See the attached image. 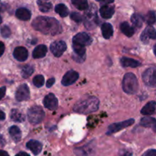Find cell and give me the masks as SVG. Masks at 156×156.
<instances>
[{
	"label": "cell",
	"instance_id": "22",
	"mask_svg": "<svg viewBox=\"0 0 156 156\" xmlns=\"http://www.w3.org/2000/svg\"><path fill=\"white\" fill-rule=\"evenodd\" d=\"M9 134L15 142H19L21 139V132L16 126H12L9 128Z\"/></svg>",
	"mask_w": 156,
	"mask_h": 156
},
{
	"label": "cell",
	"instance_id": "2",
	"mask_svg": "<svg viewBox=\"0 0 156 156\" xmlns=\"http://www.w3.org/2000/svg\"><path fill=\"white\" fill-rule=\"evenodd\" d=\"M92 43V38L86 33H79L73 39V48L75 55L78 56L76 62H83L85 56V47Z\"/></svg>",
	"mask_w": 156,
	"mask_h": 156
},
{
	"label": "cell",
	"instance_id": "19",
	"mask_svg": "<svg viewBox=\"0 0 156 156\" xmlns=\"http://www.w3.org/2000/svg\"><path fill=\"white\" fill-rule=\"evenodd\" d=\"M155 106L156 104L154 101L149 102L145 105L141 110V114L143 115H152L155 112Z\"/></svg>",
	"mask_w": 156,
	"mask_h": 156
},
{
	"label": "cell",
	"instance_id": "4",
	"mask_svg": "<svg viewBox=\"0 0 156 156\" xmlns=\"http://www.w3.org/2000/svg\"><path fill=\"white\" fill-rule=\"evenodd\" d=\"M139 83L137 78L133 73H126L123 79V90L128 94H134L137 92Z\"/></svg>",
	"mask_w": 156,
	"mask_h": 156
},
{
	"label": "cell",
	"instance_id": "18",
	"mask_svg": "<svg viewBox=\"0 0 156 156\" xmlns=\"http://www.w3.org/2000/svg\"><path fill=\"white\" fill-rule=\"evenodd\" d=\"M120 63L123 67H132V68H136L141 65L138 60L127 57H122L120 59Z\"/></svg>",
	"mask_w": 156,
	"mask_h": 156
},
{
	"label": "cell",
	"instance_id": "5",
	"mask_svg": "<svg viewBox=\"0 0 156 156\" xmlns=\"http://www.w3.org/2000/svg\"><path fill=\"white\" fill-rule=\"evenodd\" d=\"M45 117L44 111L40 106H33L28 110L27 117L28 120L32 124H38L44 120Z\"/></svg>",
	"mask_w": 156,
	"mask_h": 156
},
{
	"label": "cell",
	"instance_id": "44",
	"mask_svg": "<svg viewBox=\"0 0 156 156\" xmlns=\"http://www.w3.org/2000/svg\"><path fill=\"white\" fill-rule=\"evenodd\" d=\"M2 20L1 16H0V24H1V23H2Z\"/></svg>",
	"mask_w": 156,
	"mask_h": 156
},
{
	"label": "cell",
	"instance_id": "37",
	"mask_svg": "<svg viewBox=\"0 0 156 156\" xmlns=\"http://www.w3.org/2000/svg\"><path fill=\"white\" fill-rule=\"evenodd\" d=\"M55 83V79L54 78H52V79H50L47 82V88H50L52 87V85Z\"/></svg>",
	"mask_w": 156,
	"mask_h": 156
},
{
	"label": "cell",
	"instance_id": "36",
	"mask_svg": "<svg viewBox=\"0 0 156 156\" xmlns=\"http://www.w3.org/2000/svg\"><path fill=\"white\" fill-rule=\"evenodd\" d=\"M5 91H6V88L5 87H1L0 88V100L3 98V97L5 94Z\"/></svg>",
	"mask_w": 156,
	"mask_h": 156
},
{
	"label": "cell",
	"instance_id": "11",
	"mask_svg": "<svg viewBox=\"0 0 156 156\" xmlns=\"http://www.w3.org/2000/svg\"><path fill=\"white\" fill-rule=\"evenodd\" d=\"M79 73L76 71H71L67 72L65 74V76L62 77V84L64 86H69V85H73V83L77 81V79H79Z\"/></svg>",
	"mask_w": 156,
	"mask_h": 156
},
{
	"label": "cell",
	"instance_id": "6",
	"mask_svg": "<svg viewBox=\"0 0 156 156\" xmlns=\"http://www.w3.org/2000/svg\"><path fill=\"white\" fill-rule=\"evenodd\" d=\"M95 141L92 140L88 144L75 149L74 152L77 156H95Z\"/></svg>",
	"mask_w": 156,
	"mask_h": 156
},
{
	"label": "cell",
	"instance_id": "3",
	"mask_svg": "<svg viewBox=\"0 0 156 156\" xmlns=\"http://www.w3.org/2000/svg\"><path fill=\"white\" fill-rule=\"evenodd\" d=\"M99 101L95 97H88L79 100L74 105V111L79 114H88L98 111Z\"/></svg>",
	"mask_w": 156,
	"mask_h": 156
},
{
	"label": "cell",
	"instance_id": "35",
	"mask_svg": "<svg viewBox=\"0 0 156 156\" xmlns=\"http://www.w3.org/2000/svg\"><path fill=\"white\" fill-rule=\"evenodd\" d=\"M155 149H150L148 150L147 152H145L142 156H155Z\"/></svg>",
	"mask_w": 156,
	"mask_h": 156
},
{
	"label": "cell",
	"instance_id": "39",
	"mask_svg": "<svg viewBox=\"0 0 156 156\" xmlns=\"http://www.w3.org/2000/svg\"><path fill=\"white\" fill-rule=\"evenodd\" d=\"M5 52V45L2 41H0V56H2Z\"/></svg>",
	"mask_w": 156,
	"mask_h": 156
},
{
	"label": "cell",
	"instance_id": "7",
	"mask_svg": "<svg viewBox=\"0 0 156 156\" xmlns=\"http://www.w3.org/2000/svg\"><path fill=\"white\" fill-rule=\"evenodd\" d=\"M143 80L147 86L154 88L156 85V69L150 67L147 69L143 74Z\"/></svg>",
	"mask_w": 156,
	"mask_h": 156
},
{
	"label": "cell",
	"instance_id": "12",
	"mask_svg": "<svg viewBox=\"0 0 156 156\" xmlns=\"http://www.w3.org/2000/svg\"><path fill=\"white\" fill-rule=\"evenodd\" d=\"M44 105L46 108L54 111L58 108V100L53 94H49L44 99Z\"/></svg>",
	"mask_w": 156,
	"mask_h": 156
},
{
	"label": "cell",
	"instance_id": "23",
	"mask_svg": "<svg viewBox=\"0 0 156 156\" xmlns=\"http://www.w3.org/2000/svg\"><path fill=\"white\" fill-rule=\"evenodd\" d=\"M120 30L123 32V34H125L127 37H132L135 33L133 27H131L127 22H123L120 24Z\"/></svg>",
	"mask_w": 156,
	"mask_h": 156
},
{
	"label": "cell",
	"instance_id": "27",
	"mask_svg": "<svg viewBox=\"0 0 156 156\" xmlns=\"http://www.w3.org/2000/svg\"><path fill=\"white\" fill-rule=\"evenodd\" d=\"M143 21H144V18L142 15H139V14H133L131 17V21L134 26L136 27H141L143 26Z\"/></svg>",
	"mask_w": 156,
	"mask_h": 156
},
{
	"label": "cell",
	"instance_id": "21",
	"mask_svg": "<svg viewBox=\"0 0 156 156\" xmlns=\"http://www.w3.org/2000/svg\"><path fill=\"white\" fill-rule=\"evenodd\" d=\"M101 31L102 35L105 39H109L111 37H112L114 34V29H113L112 25L109 23H104L101 26Z\"/></svg>",
	"mask_w": 156,
	"mask_h": 156
},
{
	"label": "cell",
	"instance_id": "13",
	"mask_svg": "<svg viewBox=\"0 0 156 156\" xmlns=\"http://www.w3.org/2000/svg\"><path fill=\"white\" fill-rule=\"evenodd\" d=\"M13 56L18 61L22 62L25 61L28 56V52L25 47H18L15 49L13 52Z\"/></svg>",
	"mask_w": 156,
	"mask_h": 156
},
{
	"label": "cell",
	"instance_id": "33",
	"mask_svg": "<svg viewBox=\"0 0 156 156\" xmlns=\"http://www.w3.org/2000/svg\"><path fill=\"white\" fill-rule=\"evenodd\" d=\"M0 32H1L2 36L5 38L9 37L11 35L10 29H9V27L6 25L2 26V27H1V29H0Z\"/></svg>",
	"mask_w": 156,
	"mask_h": 156
},
{
	"label": "cell",
	"instance_id": "43",
	"mask_svg": "<svg viewBox=\"0 0 156 156\" xmlns=\"http://www.w3.org/2000/svg\"><path fill=\"white\" fill-rule=\"evenodd\" d=\"M3 143V139L2 137L0 136V145H2Z\"/></svg>",
	"mask_w": 156,
	"mask_h": 156
},
{
	"label": "cell",
	"instance_id": "17",
	"mask_svg": "<svg viewBox=\"0 0 156 156\" xmlns=\"http://www.w3.org/2000/svg\"><path fill=\"white\" fill-rule=\"evenodd\" d=\"M15 15L18 19L22 20V21H28L31 17L30 12L25 8H20V9H17Z\"/></svg>",
	"mask_w": 156,
	"mask_h": 156
},
{
	"label": "cell",
	"instance_id": "24",
	"mask_svg": "<svg viewBox=\"0 0 156 156\" xmlns=\"http://www.w3.org/2000/svg\"><path fill=\"white\" fill-rule=\"evenodd\" d=\"M140 125L145 127H151L153 126V128H155V119L151 117H145L142 118L140 121Z\"/></svg>",
	"mask_w": 156,
	"mask_h": 156
},
{
	"label": "cell",
	"instance_id": "38",
	"mask_svg": "<svg viewBox=\"0 0 156 156\" xmlns=\"http://www.w3.org/2000/svg\"><path fill=\"white\" fill-rule=\"evenodd\" d=\"M133 153L127 150H123L120 152V156H132Z\"/></svg>",
	"mask_w": 156,
	"mask_h": 156
},
{
	"label": "cell",
	"instance_id": "14",
	"mask_svg": "<svg viewBox=\"0 0 156 156\" xmlns=\"http://www.w3.org/2000/svg\"><path fill=\"white\" fill-rule=\"evenodd\" d=\"M109 3H107L106 5H104L100 9V15L105 19H109L114 15V6L109 5Z\"/></svg>",
	"mask_w": 156,
	"mask_h": 156
},
{
	"label": "cell",
	"instance_id": "20",
	"mask_svg": "<svg viewBox=\"0 0 156 156\" xmlns=\"http://www.w3.org/2000/svg\"><path fill=\"white\" fill-rule=\"evenodd\" d=\"M47 53V48L45 45H39L34 50L33 57L34 59H40L46 56Z\"/></svg>",
	"mask_w": 156,
	"mask_h": 156
},
{
	"label": "cell",
	"instance_id": "30",
	"mask_svg": "<svg viewBox=\"0 0 156 156\" xmlns=\"http://www.w3.org/2000/svg\"><path fill=\"white\" fill-rule=\"evenodd\" d=\"M37 3L39 5V9L42 12H47L52 9V4L45 1H37Z\"/></svg>",
	"mask_w": 156,
	"mask_h": 156
},
{
	"label": "cell",
	"instance_id": "15",
	"mask_svg": "<svg viewBox=\"0 0 156 156\" xmlns=\"http://www.w3.org/2000/svg\"><path fill=\"white\" fill-rule=\"evenodd\" d=\"M149 38L152 40H155L156 38L155 29L152 26H148L141 34V41L143 43H148Z\"/></svg>",
	"mask_w": 156,
	"mask_h": 156
},
{
	"label": "cell",
	"instance_id": "25",
	"mask_svg": "<svg viewBox=\"0 0 156 156\" xmlns=\"http://www.w3.org/2000/svg\"><path fill=\"white\" fill-rule=\"evenodd\" d=\"M55 12L59 14L61 17L64 18L69 15V9L64 4H58L55 7Z\"/></svg>",
	"mask_w": 156,
	"mask_h": 156
},
{
	"label": "cell",
	"instance_id": "1",
	"mask_svg": "<svg viewBox=\"0 0 156 156\" xmlns=\"http://www.w3.org/2000/svg\"><path fill=\"white\" fill-rule=\"evenodd\" d=\"M35 30L47 35L58 34L61 32V26L59 21L54 18L40 16L35 18L32 22Z\"/></svg>",
	"mask_w": 156,
	"mask_h": 156
},
{
	"label": "cell",
	"instance_id": "9",
	"mask_svg": "<svg viewBox=\"0 0 156 156\" xmlns=\"http://www.w3.org/2000/svg\"><path fill=\"white\" fill-rule=\"evenodd\" d=\"M67 48L66 44L62 41H55L50 45V50L56 57H59L63 54Z\"/></svg>",
	"mask_w": 156,
	"mask_h": 156
},
{
	"label": "cell",
	"instance_id": "40",
	"mask_svg": "<svg viewBox=\"0 0 156 156\" xmlns=\"http://www.w3.org/2000/svg\"><path fill=\"white\" fill-rule=\"evenodd\" d=\"M5 119V114L4 112L0 111V120H3Z\"/></svg>",
	"mask_w": 156,
	"mask_h": 156
},
{
	"label": "cell",
	"instance_id": "34",
	"mask_svg": "<svg viewBox=\"0 0 156 156\" xmlns=\"http://www.w3.org/2000/svg\"><path fill=\"white\" fill-rule=\"evenodd\" d=\"M70 18L75 21L76 22H81L82 21V17L80 14L76 13V12H72L71 15H70Z\"/></svg>",
	"mask_w": 156,
	"mask_h": 156
},
{
	"label": "cell",
	"instance_id": "29",
	"mask_svg": "<svg viewBox=\"0 0 156 156\" xmlns=\"http://www.w3.org/2000/svg\"><path fill=\"white\" fill-rule=\"evenodd\" d=\"M34 70V67L32 66H24L23 67L22 70H21V76H22V77L24 78V79H27V78L30 77V76L33 74Z\"/></svg>",
	"mask_w": 156,
	"mask_h": 156
},
{
	"label": "cell",
	"instance_id": "26",
	"mask_svg": "<svg viewBox=\"0 0 156 156\" xmlns=\"http://www.w3.org/2000/svg\"><path fill=\"white\" fill-rule=\"evenodd\" d=\"M72 3L76 9L80 11L86 10L88 8V3L86 0H73Z\"/></svg>",
	"mask_w": 156,
	"mask_h": 156
},
{
	"label": "cell",
	"instance_id": "42",
	"mask_svg": "<svg viewBox=\"0 0 156 156\" xmlns=\"http://www.w3.org/2000/svg\"><path fill=\"white\" fill-rule=\"evenodd\" d=\"M0 156H9L8 152H6L4 150H0Z\"/></svg>",
	"mask_w": 156,
	"mask_h": 156
},
{
	"label": "cell",
	"instance_id": "8",
	"mask_svg": "<svg viewBox=\"0 0 156 156\" xmlns=\"http://www.w3.org/2000/svg\"><path fill=\"white\" fill-rule=\"evenodd\" d=\"M134 120L133 119H129V120H125V121L120 122V123H113V124L110 125L108 127V130L107 132L108 135H111L112 133H115L118 132V131L121 130V129H124V128L127 127V126H131L133 124Z\"/></svg>",
	"mask_w": 156,
	"mask_h": 156
},
{
	"label": "cell",
	"instance_id": "28",
	"mask_svg": "<svg viewBox=\"0 0 156 156\" xmlns=\"http://www.w3.org/2000/svg\"><path fill=\"white\" fill-rule=\"evenodd\" d=\"M11 119L14 121L22 122L24 120V117L19 111L16 109H13L11 112Z\"/></svg>",
	"mask_w": 156,
	"mask_h": 156
},
{
	"label": "cell",
	"instance_id": "31",
	"mask_svg": "<svg viewBox=\"0 0 156 156\" xmlns=\"http://www.w3.org/2000/svg\"><path fill=\"white\" fill-rule=\"evenodd\" d=\"M33 83L37 88H41L44 84V78L41 75H37L33 79Z\"/></svg>",
	"mask_w": 156,
	"mask_h": 156
},
{
	"label": "cell",
	"instance_id": "10",
	"mask_svg": "<svg viewBox=\"0 0 156 156\" xmlns=\"http://www.w3.org/2000/svg\"><path fill=\"white\" fill-rule=\"evenodd\" d=\"M15 98L18 101L28 100L30 98V91H29V88L27 85L23 84L18 87L16 93H15Z\"/></svg>",
	"mask_w": 156,
	"mask_h": 156
},
{
	"label": "cell",
	"instance_id": "41",
	"mask_svg": "<svg viewBox=\"0 0 156 156\" xmlns=\"http://www.w3.org/2000/svg\"><path fill=\"white\" fill-rule=\"evenodd\" d=\"M15 156H30L28 155V154L27 153V152H19V153L17 154Z\"/></svg>",
	"mask_w": 156,
	"mask_h": 156
},
{
	"label": "cell",
	"instance_id": "16",
	"mask_svg": "<svg viewBox=\"0 0 156 156\" xmlns=\"http://www.w3.org/2000/svg\"><path fill=\"white\" fill-rule=\"evenodd\" d=\"M27 149H30L34 155H39L42 151V144L37 140H30L27 143Z\"/></svg>",
	"mask_w": 156,
	"mask_h": 156
},
{
	"label": "cell",
	"instance_id": "32",
	"mask_svg": "<svg viewBox=\"0 0 156 156\" xmlns=\"http://www.w3.org/2000/svg\"><path fill=\"white\" fill-rule=\"evenodd\" d=\"M146 21L148 23V24H153L155 22V13L154 11L149 12L146 17Z\"/></svg>",
	"mask_w": 156,
	"mask_h": 156
}]
</instances>
